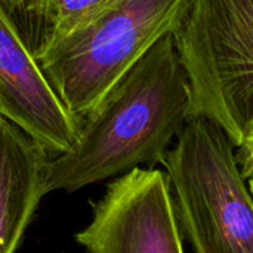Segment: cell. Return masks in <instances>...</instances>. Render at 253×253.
Returning <instances> with one entry per match:
<instances>
[{"label":"cell","mask_w":253,"mask_h":253,"mask_svg":"<svg viewBox=\"0 0 253 253\" xmlns=\"http://www.w3.org/2000/svg\"><path fill=\"white\" fill-rule=\"evenodd\" d=\"M191 114V90L173 36L160 39L83 122L77 145L50 159L44 193H74L163 163Z\"/></svg>","instance_id":"1"},{"label":"cell","mask_w":253,"mask_h":253,"mask_svg":"<svg viewBox=\"0 0 253 253\" xmlns=\"http://www.w3.org/2000/svg\"><path fill=\"white\" fill-rule=\"evenodd\" d=\"M236 144L208 117H190L163 166L182 237L194 253H253V197Z\"/></svg>","instance_id":"2"},{"label":"cell","mask_w":253,"mask_h":253,"mask_svg":"<svg viewBox=\"0 0 253 253\" xmlns=\"http://www.w3.org/2000/svg\"><path fill=\"white\" fill-rule=\"evenodd\" d=\"M187 1L116 0L37 56L53 90L80 125L160 39L173 34Z\"/></svg>","instance_id":"3"},{"label":"cell","mask_w":253,"mask_h":253,"mask_svg":"<svg viewBox=\"0 0 253 253\" xmlns=\"http://www.w3.org/2000/svg\"><path fill=\"white\" fill-rule=\"evenodd\" d=\"M172 36L190 117L213 120L237 147L253 119V0H188Z\"/></svg>","instance_id":"4"},{"label":"cell","mask_w":253,"mask_h":253,"mask_svg":"<svg viewBox=\"0 0 253 253\" xmlns=\"http://www.w3.org/2000/svg\"><path fill=\"white\" fill-rule=\"evenodd\" d=\"M0 116L42 145L49 156L70 153L82 125L68 113L0 0Z\"/></svg>","instance_id":"5"},{"label":"cell","mask_w":253,"mask_h":253,"mask_svg":"<svg viewBox=\"0 0 253 253\" xmlns=\"http://www.w3.org/2000/svg\"><path fill=\"white\" fill-rule=\"evenodd\" d=\"M47 151L0 116V253H15L46 196Z\"/></svg>","instance_id":"6"},{"label":"cell","mask_w":253,"mask_h":253,"mask_svg":"<svg viewBox=\"0 0 253 253\" xmlns=\"http://www.w3.org/2000/svg\"><path fill=\"white\" fill-rule=\"evenodd\" d=\"M116 0H13L6 1L36 59L82 28Z\"/></svg>","instance_id":"7"},{"label":"cell","mask_w":253,"mask_h":253,"mask_svg":"<svg viewBox=\"0 0 253 253\" xmlns=\"http://www.w3.org/2000/svg\"><path fill=\"white\" fill-rule=\"evenodd\" d=\"M236 159L240 173L253 197V119L243 133L242 142L236 148Z\"/></svg>","instance_id":"8"},{"label":"cell","mask_w":253,"mask_h":253,"mask_svg":"<svg viewBox=\"0 0 253 253\" xmlns=\"http://www.w3.org/2000/svg\"><path fill=\"white\" fill-rule=\"evenodd\" d=\"M6 1H7V3H9V1H13V0H6Z\"/></svg>","instance_id":"9"}]
</instances>
